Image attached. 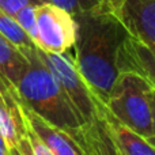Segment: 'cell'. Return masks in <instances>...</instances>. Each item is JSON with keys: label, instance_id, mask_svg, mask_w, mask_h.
<instances>
[{"label": "cell", "instance_id": "obj_1", "mask_svg": "<svg viewBox=\"0 0 155 155\" xmlns=\"http://www.w3.org/2000/svg\"><path fill=\"white\" fill-rule=\"evenodd\" d=\"M74 18L76 23L74 63L87 86L106 104L118 76V49L131 33L107 5Z\"/></svg>", "mask_w": 155, "mask_h": 155}, {"label": "cell", "instance_id": "obj_2", "mask_svg": "<svg viewBox=\"0 0 155 155\" xmlns=\"http://www.w3.org/2000/svg\"><path fill=\"white\" fill-rule=\"evenodd\" d=\"M38 56L64 88L80 128V148L86 155H120L110 132L106 104L87 86L76 70L74 56L49 53L38 48Z\"/></svg>", "mask_w": 155, "mask_h": 155}, {"label": "cell", "instance_id": "obj_3", "mask_svg": "<svg viewBox=\"0 0 155 155\" xmlns=\"http://www.w3.org/2000/svg\"><path fill=\"white\" fill-rule=\"evenodd\" d=\"M37 51L38 46L25 54L29 64L15 86L21 102L46 123L68 134L80 147V128L70 98Z\"/></svg>", "mask_w": 155, "mask_h": 155}, {"label": "cell", "instance_id": "obj_4", "mask_svg": "<svg viewBox=\"0 0 155 155\" xmlns=\"http://www.w3.org/2000/svg\"><path fill=\"white\" fill-rule=\"evenodd\" d=\"M150 90L147 82L139 75L118 72L106 101L107 109L118 123L146 139H150L153 132Z\"/></svg>", "mask_w": 155, "mask_h": 155}, {"label": "cell", "instance_id": "obj_5", "mask_svg": "<svg viewBox=\"0 0 155 155\" xmlns=\"http://www.w3.org/2000/svg\"><path fill=\"white\" fill-rule=\"evenodd\" d=\"M35 45L49 53H65L74 48L76 23L74 15L51 3L37 5L35 10Z\"/></svg>", "mask_w": 155, "mask_h": 155}, {"label": "cell", "instance_id": "obj_6", "mask_svg": "<svg viewBox=\"0 0 155 155\" xmlns=\"http://www.w3.org/2000/svg\"><path fill=\"white\" fill-rule=\"evenodd\" d=\"M27 125L16 87L0 76V136L8 148L16 147L26 136Z\"/></svg>", "mask_w": 155, "mask_h": 155}, {"label": "cell", "instance_id": "obj_7", "mask_svg": "<svg viewBox=\"0 0 155 155\" xmlns=\"http://www.w3.org/2000/svg\"><path fill=\"white\" fill-rule=\"evenodd\" d=\"M114 12L134 37L155 51V0H124Z\"/></svg>", "mask_w": 155, "mask_h": 155}, {"label": "cell", "instance_id": "obj_8", "mask_svg": "<svg viewBox=\"0 0 155 155\" xmlns=\"http://www.w3.org/2000/svg\"><path fill=\"white\" fill-rule=\"evenodd\" d=\"M117 70L139 75L155 91V51L132 34L118 49Z\"/></svg>", "mask_w": 155, "mask_h": 155}, {"label": "cell", "instance_id": "obj_9", "mask_svg": "<svg viewBox=\"0 0 155 155\" xmlns=\"http://www.w3.org/2000/svg\"><path fill=\"white\" fill-rule=\"evenodd\" d=\"M22 110L29 129L34 132L38 139L54 155H86L79 144L68 134L46 123L23 104H22Z\"/></svg>", "mask_w": 155, "mask_h": 155}, {"label": "cell", "instance_id": "obj_10", "mask_svg": "<svg viewBox=\"0 0 155 155\" xmlns=\"http://www.w3.org/2000/svg\"><path fill=\"white\" fill-rule=\"evenodd\" d=\"M110 132L120 155H155V147L146 137L118 123L110 113Z\"/></svg>", "mask_w": 155, "mask_h": 155}, {"label": "cell", "instance_id": "obj_11", "mask_svg": "<svg viewBox=\"0 0 155 155\" xmlns=\"http://www.w3.org/2000/svg\"><path fill=\"white\" fill-rule=\"evenodd\" d=\"M27 64L29 61L26 56L0 34V76L5 78L8 82L16 86Z\"/></svg>", "mask_w": 155, "mask_h": 155}, {"label": "cell", "instance_id": "obj_12", "mask_svg": "<svg viewBox=\"0 0 155 155\" xmlns=\"http://www.w3.org/2000/svg\"><path fill=\"white\" fill-rule=\"evenodd\" d=\"M0 34L7 38L11 44H14L23 54L29 53L33 49L37 48L35 42L19 26L18 22L2 10H0Z\"/></svg>", "mask_w": 155, "mask_h": 155}, {"label": "cell", "instance_id": "obj_13", "mask_svg": "<svg viewBox=\"0 0 155 155\" xmlns=\"http://www.w3.org/2000/svg\"><path fill=\"white\" fill-rule=\"evenodd\" d=\"M46 3H51V4L63 8L71 15L88 12V11L101 8L102 5H106L105 0H46Z\"/></svg>", "mask_w": 155, "mask_h": 155}, {"label": "cell", "instance_id": "obj_14", "mask_svg": "<svg viewBox=\"0 0 155 155\" xmlns=\"http://www.w3.org/2000/svg\"><path fill=\"white\" fill-rule=\"evenodd\" d=\"M35 10L37 5L29 4L25 5L23 8L18 11L14 15V19L18 22V25L30 35L33 41H35V35H37V27H35Z\"/></svg>", "mask_w": 155, "mask_h": 155}, {"label": "cell", "instance_id": "obj_15", "mask_svg": "<svg viewBox=\"0 0 155 155\" xmlns=\"http://www.w3.org/2000/svg\"><path fill=\"white\" fill-rule=\"evenodd\" d=\"M29 4L40 5V4H44V3H41L40 0H0V10L4 11L5 14H8V15H11L14 18V15L21 8H23L25 5H29Z\"/></svg>", "mask_w": 155, "mask_h": 155}, {"label": "cell", "instance_id": "obj_16", "mask_svg": "<svg viewBox=\"0 0 155 155\" xmlns=\"http://www.w3.org/2000/svg\"><path fill=\"white\" fill-rule=\"evenodd\" d=\"M26 137H27V140H29V143H30L33 155H54L42 142H41L40 139H38L37 135H35L34 132L30 131L29 127H27V131H26Z\"/></svg>", "mask_w": 155, "mask_h": 155}, {"label": "cell", "instance_id": "obj_17", "mask_svg": "<svg viewBox=\"0 0 155 155\" xmlns=\"http://www.w3.org/2000/svg\"><path fill=\"white\" fill-rule=\"evenodd\" d=\"M10 155H33L31 147H30V143L26 136L18 143L16 147L10 148Z\"/></svg>", "mask_w": 155, "mask_h": 155}, {"label": "cell", "instance_id": "obj_18", "mask_svg": "<svg viewBox=\"0 0 155 155\" xmlns=\"http://www.w3.org/2000/svg\"><path fill=\"white\" fill-rule=\"evenodd\" d=\"M150 109H151V129H153V132H151L150 139L147 140L151 146L155 147V91L153 88L150 90Z\"/></svg>", "mask_w": 155, "mask_h": 155}, {"label": "cell", "instance_id": "obj_19", "mask_svg": "<svg viewBox=\"0 0 155 155\" xmlns=\"http://www.w3.org/2000/svg\"><path fill=\"white\" fill-rule=\"evenodd\" d=\"M105 2H106V5L110 8V10L116 11L124 3V0H105Z\"/></svg>", "mask_w": 155, "mask_h": 155}, {"label": "cell", "instance_id": "obj_20", "mask_svg": "<svg viewBox=\"0 0 155 155\" xmlns=\"http://www.w3.org/2000/svg\"><path fill=\"white\" fill-rule=\"evenodd\" d=\"M0 155H10V148L2 136H0Z\"/></svg>", "mask_w": 155, "mask_h": 155}, {"label": "cell", "instance_id": "obj_21", "mask_svg": "<svg viewBox=\"0 0 155 155\" xmlns=\"http://www.w3.org/2000/svg\"><path fill=\"white\" fill-rule=\"evenodd\" d=\"M40 2H41V3H46V0H40Z\"/></svg>", "mask_w": 155, "mask_h": 155}]
</instances>
